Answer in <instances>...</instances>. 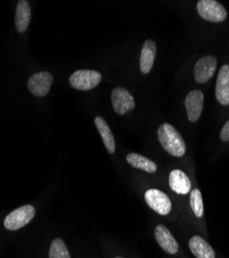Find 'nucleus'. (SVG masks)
Masks as SVG:
<instances>
[{
    "label": "nucleus",
    "mask_w": 229,
    "mask_h": 258,
    "mask_svg": "<svg viewBox=\"0 0 229 258\" xmlns=\"http://www.w3.org/2000/svg\"><path fill=\"white\" fill-rule=\"evenodd\" d=\"M158 140L169 154L174 157H182L186 153V144L177 129L169 123L160 125L158 129Z\"/></svg>",
    "instance_id": "nucleus-1"
},
{
    "label": "nucleus",
    "mask_w": 229,
    "mask_h": 258,
    "mask_svg": "<svg viewBox=\"0 0 229 258\" xmlns=\"http://www.w3.org/2000/svg\"><path fill=\"white\" fill-rule=\"evenodd\" d=\"M35 216V208L25 205L12 211L5 219L4 225L9 230H18L27 225Z\"/></svg>",
    "instance_id": "nucleus-2"
},
{
    "label": "nucleus",
    "mask_w": 229,
    "mask_h": 258,
    "mask_svg": "<svg viewBox=\"0 0 229 258\" xmlns=\"http://www.w3.org/2000/svg\"><path fill=\"white\" fill-rule=\"evenodd\" d=\"M101 74L92 70H80L69 77V84L72 88L87 91L95 88L101 81Z\"/></svg>",
    "instance_id": "nucleus-3"
},
{
    "label": "nucleus",
    "mask_w": 229,
    "mask_h": 258,
    "mask_svg": "<svg viewBox=\"0 0 229 258\" xmlns=\"http://www.w3.org/2000/svg\"><path fill=\"white\" fill-rule=\"evenodd\" d=\"M197 12L202 19L210 22H223L227 18L225 8L215 0H200L197 3Z\"/></svg>",
    "instance_id": "nucleus-4"
},
{
    "label": "nucleus",
    "mask_w": 229,
    "mask_h": 258,
    "mask_svg": "<svg viewBox=\"0 0 229 258\" xmlns=\"http://www.w3.org/2000/svg\"><path fill=\"white\" fill-rule=\"evenodd\" d=\"M144 200L148 206L162 216H165L172 211V202L166 193L158 189H149L144 193Z\"/></svg>",
    "instance_id": "nucleus-5"
},
{
    "label": "nucleus",
    "mask_w": 229,
    "mask_h": 258,
    "mask_svg": "<svg viewBox=\"0 0 229 258\" xmlns=\"http://www.w3.org/2000/svg\"><path fill=\"white\" fill-rule=\"evenodd\" d=\"M53 83V76L48 72H39L32 75L27 82V87L35 96L43 97L47 95L51 89Z\"/></svg>",
    "instance_id": "nucleus-6"
},
{
    "label": "nucleus",
    "mask_w": 229,
    "mask_h": 258,
    "mask_svg": "<svg viewBox=\"0 0 229 258\" xmlns=\"http://www.w3.org/2000/svg\"><path fill=\"white\" fill-rule=\"evenodd\" d=\"M112 104L115 112L119 115H124L135 107L133 96L126 89L118 87L112 91Z\"/></svg>",
    "instance_id": "nucleus-7"
},
{
    "label": "nucleus",
    "mask_w": 229,
    "mask_h": 258,
    "mask_svg": "<svg viewBox=\"0 0 229 258\" xmlns=\"http://www.w3.org/2000/svg\"><path fill=\"white\" fill-rule=\"evenodd\" d=\"M217 69V59L215 56L209 55L200 58L194 67V79L197 83L203 84L209 81L215 74Z\"/></svg>",
    "instance_id": "nucleus-8"
},
{
    "label": "nucleus",
    "mask_w": 229,
    "mask_h": 258,
    "mask_svg": "<svg viewBox=\"0 0 229 258\" xmlns=\"http://www.w3.org/2000/svg\"><path fill=\"white\" fill-rule=\"evenodd\" d=\"M204 97L201 91L193 90L188 93L185 99V105L188 119L191 122H196L200 118L203 109Z\"/></svg>",
    "instance_id": "nucleus-9"
},
{
    "label": "nucleus",
    "mask_w": 229,
    "mask_h": 258,
    "mask_svg": "<svg viewBox=\"0 0 229 258\" xmlns=\"http://www.w3.org/2000/svg\"><path fill=\"white\" fill-rule=\"evenodd\" d=\"M155 238L159 246L169 254H177L179 251V244L173 233L164 225H158L155 228Z\"/></svg>",
    "instance_id": "nucleus-10"
},
{
    "label": "nucleus",
    "mask_w": 229,
    "mask_h": 258,
    "mask_svg": "<svg viewBox=\"0 0 229 258\" xmlns=\"http://www.w3.org/2000/svg\"><path fill=\"white\" fill-rule=\"evenodd\" d=\"M156 52H157L156 42L152 39L145 40L141 49L140 59H139V69L142 74L147 75L151 72L155 58H156Z\"/></svg>",
    "instance_id": "nucleus-11"
},
{
    "label": "nucleus",
    "mask_w": 229,
    "mask_h": 258,
    "mask_svg": "<svg viewBox=\"0 0 229 258\" xmlns=\"http://www.w3.org/2000/svg\"><path fill=\"white\" fill-rule=\"evenodd\" d=\"M216 97L217 100L223 104H229V66L225 64L221 68L218 74L216 83Z\"/></svg>",
    "instance_id": "nucleus-12"
},
{
    "label": "nucleus",
    "mask_w": 229,
    "mask_h": 258,
    "mask_svg": "<svg viewBox=\"0 0 229 258\" xmlns=\"http://www.w3.org/2000/svg\"><path fill=\"white\" fill-rule=\"evenodd\" d=\"M170 187L171 189L178 193V195L186 196L191 192V181L189 177L187 176L181 169H174L170 175Z\"/></svg>",
    "instance_id": "nucleus-13"
},
{
    "label": "nucleus",
    "mask_w": 229,
    "mask_h": 258,
    "mask_svg": "<svg viewBox=\"0 0 229 258\" xmlns=\"http://www.w3.org/2000/svg\"><path fill=\"white\" fill-rule=\"evenodd\" d=\"M31 20V10L29 3L26 0H20L18 2L16 9L15 17V25L18 32L23 33L27 30L28 25Z\"/></svg>",
    "instance_id": "nucleus-14"
},
{
    "label": "nucleus",
    "mask_w": 229,
    "mask_h": 258,
    "mask_svg": "<svg viewBox=\"0 0 229 258\" xmlns=\"http://www.w3.org/2000/svg\"><path fill=\"white\" fill-rule=\"evenodd\" d=\"M189 248L196 258H215L216 254L212 246L200 235H193L189 240Z\"/></svg>",
    "instance_id": "nucleus-15"
},
{
    "label": "nucleus",
    "mask_w": 229,
    "mask_h": 258,
    "mask_svg": "<svg viewBox=\"0 0 229 258\" xmlns=\"http://www.w3.org/2000/svg\"><path fill=\"white\" fill-rule=\"evenodd\" d=\"M95 126L97 128L98 133L101 136V139L103 141V144H105L108 152L113 154L116 151V143H115V138L113 136V133L111 131L110 126L106 122V120L102 117H96L94 119Z\"/></svg>",
    "instance_id": "nucleus-16"
},
{
    "label": "nucleus",
    "mask_w": 229,
    "mask_h": 258,
    "mask_svg": "<svg viewBox=\"0 0 229 258\" xmlns=\"http://www.w3.org/2000/svg\"><path fill=\"white\" fill-rule=\"evenodd\" d=\"M126 160L131 166L147 171L149 174H153L157 170V164L153 160L137 153H129L126 156Z\"/></svg>",
    "instance_id": "nucleus-17"
},
{
    "label": "nucleus",
    "mask_w": 229,
    "mask_h": 258,
    "mask_svg": "<svg viewBox=\"0 0 229 258\" xmlns=\"http://www.w3.org/2000/svg\"><path fill=\"white\" fill-rule=\"evenodd\" d=\"M49 258H71L65 243L61 239H55L50 247Z\"/></svg>",
    "instance_id": "nucleus-18"
},
{
    "label": "nucleus",
    "mask_w": 229,
    "mask_h": 258,
    "mask_svg": "<svg viewBox=\"0 0 229 258\" xmlns=\"http://www.w3.org/2000/svg\"><path fill=\"white\" fill-rule=\"evenodd\" d=\"M190 206L197 218H201L203 216V202L201 192L198 189H193L190 192Z\"/></svg>",
    "instance_id": "nucleus-19"
},
{
    "label": "nucleus",
    "mask_w": 229,
    "mask_h": 258,
    "mask_svg": "<svg viewBox=\"0 0 229 258\" xmlns=\"http://www.w3.org/2000/svg\"><path fill=\"white\" fill-rule=\"evenodd\" d=\"M220 138L223 142H229V120L223 126L220 134Z\"/></svg>",
    "instance_id": "nucleus-20"
},
{
    "label": "nucleus",
    "mask_w": 229,
    "mask_h": 258,
    "mask_svg": "<svg viewBox=\"0 0 229 258\" xmlns=\"http://www.w3.org/2000/svg\"><path fill=\"white\" fill-rule=\"evenodd\" d=\"M115 258H124V257H115Z\"/></svg>",
    "instance_id": "nucleus-21"
}]
</instances>
